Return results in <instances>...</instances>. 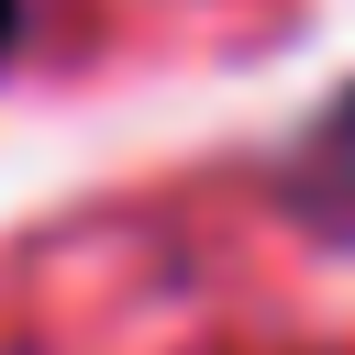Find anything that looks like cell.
<instances>
[{"instance_id": "obj_1", "label": "cell", "mask_w": 355, "mask_h": 355, "mask_svg": "<svg viewBox=\"0 0 355 355\" xmlns=\"http://www.w3.org/2000/svg\"><path fill=\"white\" fill-rule=\"evenodd\" d=\"M11 44H22V0H0V55H11Z\"/></svg>"}]
</instances>
